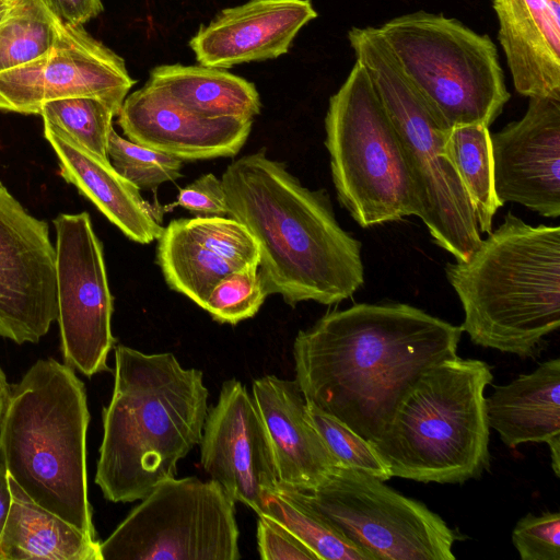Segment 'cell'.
I'll return each instance as SVG.
<instances>
[{
	"mask_svg": "<svg viewBox=\"0 0 560 560\" xmlns=\"http://www.w3.org/2000/svg\"><path fill=\"white\" fill-rule=\"evenodd\" d=\"M56 230L58 324L65 364L84 375L109 371L113 296L103 246L88 212L62 213Z\"/></svg>",
	"mask_w": 560,
	"mask_h": 560,
	"instance_id": "cell-12",
	"label": "cell"
},
{
	"mask_svg": "<svg viewBox=\"0 0 560 560\" xmlns=\"http://www.w3.org/2000/svg\"><path fill=\"white\" fill-rule=\"evenodd\" d=\"M490 429L510 448L524 443H546L551 468L560 476V359L539 364L486 397Z\"/></svg>",
	"mask_w": 560,
	"mask_h": 560,
	"instance_id": "cell-23",
	"label": "cell"
},
{
	"mask_svg": "<svg viewBox=\"0 0 560 560\" xmlns=\"http://www.w3.org/2000/svg\"><path fill=\"white\" fill-rule=\"evenodd\" d=\"M301 497L373 560H455L454 529L422 502L383 480L335 467Z\"/></svg>",
	"mask_w": 560,
	"mask_h": 560,
	"instance_id": "cell-11",
	"label": "cell"
},
{
	"mask_svg": "<svg viewBox=\"0 0 560 560\" xmlns=\"http://www.w3.org/2000/svg\"><path fill=\"white\" fill-rule=\"evenodd\" d=\"M491 366L455 355L424 371L372 445L392 477L464 483L489 469Z\"/></svg>",
	"mask_w": 560,
	"mask_h": 560,
	"instance_id": "cell-6",
	"label": "cell"
},
{
	"mask_svg": "<svg viewBox=\"0 0 560 560\" xmlns=\"http://www.w3.org/2000/svg\"><path fill=\"white\" fill-rule=\"evenodd\" d=\"M235 502L214 480L170 478L102 542V560H238Z\"/></svg>",
	"mask_w": 560,
	"mask_h": 560,
	"instance_id": "cell-10",
	"label": "cell"
},
{
	"mask_svg": "<svg viewBox=\"0 0 560 560\" xmlns=\"http://www.w3.org/2000/svg\"><path fill=\"white\" fill-rule=\"evenodd\" d=\"M133 84L120 56L82 25L63 23L45 56L0 73V110L39 115L47 102L88 96L102 100L118 115Z\"/></svg>",
	"mask_w": 560,
	"mask_h": 560,
	"instance_id": "cell-13",
	"label": "cell"
},
{
	"mask_svg": "<svg viewBox=\"0 0 560 560\" xmlns=\"http://www.w3.org/2000/svg\"><path fill=\"white\" fill-rule=\"evenodd\" d=\"M208 396L202 372L172 352L117 346L95 475L104 498L138 501L176 477L178 462L200 443Z\"/></svg>",
	"mask_w": 560,
	"mask_h": 560,
	"instance_id": "cell-3",
	"label": "cell"
},
{
	"mask_svg": "<svg viewBox=\"0 0 560 560\" xmlns=\"http://www.w3.org/2000/svg\"><path fill=\"white\" fill-rule=\"evenodd\" d=\"M170 206L182 207L200 218L229 215L222 180L212 173L203 174L182 188L176 201Z\"/></svg>",
	"mask_w": 560,
	"mask_h": 560,
	"instance_id": "cell-35",
	"label": "cell"
},
{
	"mask_svg": "<svg viewBox=\"0 0 560 560\" xmlns=\"http://www.w3.org/2000/svg\"><path fill=\"white\" fill-rule=\"evenodd\" d=\"M229 215L246 226L267 295L294 307L332 305L364 282L361 243L335 218L325 190H311L262 148L232 162L221 177Z\"/></svg>",
	"mask_w": 560,
	"mask_h": 560,
	"instance_id": "cell-2",
	"label": "cell"
},
{
	"mask_svg": "<svg viewBox=\"0 0 560 560\" xmlns=\"http://www.w3.org/2000/svg\"><path fill=\"white\" fill-rule=\"evenodd\" d=\"M62 26L45 0H11L0 22V73L45 56Z\"/></svg>",
	"mask_w": 560,
	"mask_h": 560,
	"instance_id": "cell-28",
	"label": "cell"
},
{
	"mask_svg": "<svg viewBox=\"0 0 560 560\" xmlns=\"http://www.w3.org/2000/svg\"><path fill=\"white\" fill-rule=\"evenodd\" d=\"M45 2L63 23L70 25H83L103 10L101 0H45Z\"/></svg>",
	"mask_w": 560,
	"mask_h": 560,
	"instance_id": "cell-36",
	"label": "cell"
},
{
	"mask_svg": "<svg viewBox=\"0 0 560 560\" xmlns=\"http://www.w3.org/2000/svg\"><path fill=\"white\" fill-rule=\"evenodd\" d=\"M447 149L472 205L480 233H490L493 215L503 205L494 189L489 127L465 125L451 128Z\"/></svg>",
	"mask_w": 560,
	"mask_h": 560,
	"instance_id": "cell-27",
	"label": "cell"
},
{
	"mask_svg": "<svg viewBox=\"0 0 560 560\" xmlns=\"http://www.w3.org/2000/svg\"><path fill=\"white\" fill-rule=\"evenodd\" d=\"M462 334L409 304H355L298 332L295 382L308 405L373 444L420 375L457 355Z\"/></svg>",
	"mask_w": 560,
	"mask_h": 560,
	"instance_id": "cell-1",
	"label": "cell"
},
{
	"mask_svg": "<svg viewBox=\"0 0 560 560\" xmlns=\"http://www.w3.org/2000/svg\"><path fill=\"white\" fill-rule=\"evenodd\" d=\"M44 136L58 159L60 175L77 187L128 238L140 244L162 234L161 211L132 183L61 129L44 122Z\"/></svg>",
	"mask_w": 560,
	"mask_h": 560,
	"instance_id": "cell-22",
	"label": "cell"
},
{
	"mask_svg": "<svg viewBox=\"0 0 560 560\" xmlns=\"http://www.w3.org/2000/svg\"><path fill=\"white\" fill-rule=\"evenodd\" d=\"M44 122L61 129L85 149L108 160L107 145L115 110L96 97H69L45 103L39 112Z\"/></svg>",
	"mask_w": 560,
	"mask_h": 560,
	"instance_id": "cell-29",
	"label": "cell"
},
{
	"mask_svg": "<svg viewBox=\"0 0 560 560\" xmlns=\"http://www.w3.org/2000/svg\"><path fill=\"white\" fill-rule=\"evenodd\" d=\"M512 542L522 560H560V513L526 514L514 526Z\"/></svg>",
	"mask_w": 560,
	"mask_h": 560,
	"instance_id": "cell-33",
	"label": "cell"
},
{
	"mask_svg": "<svg viewBox=\"0 0 560 560\" xmlns=\"http://www.w3.org/2000/svg\"><path fill=\"white\" fill-rule=\"evenodd\" d=\"M252 395L269 438L279 486L308 492L340 466L312 423L295 380L261 376L254 380Z\"/></svg>",
	"mask_w": 560,
	"mask_h": 560,
	"instance_id": "cell-20",
	"label": "cell"
},
{
	"mask_svg": "<svg viewBox=\"0 0 560 560\" xmlns=\"http://www.w3.org/2000/svg\"><path fill=\"white\" fill-rule=\"evenodd\" d=\"M325 130L338 200L360 226L419 217L399 135L357 60L329 100Z\"/></svg>",
	"mask_w": 560,
	"mask_h": 560,
	"instance_id": "cell-9",
	"label": "cell"
},
{
	"mask_svg": "<svg viewBox=\"0 0 560 560\" xmlns=\"http://www.w3.org/2000/svg\"><path fill=\"white\" fill-rule=\"evenodd\" d=\"M200 464L234 502L259 514L262 497L279 486L271 445L253 395L235 378L225 381L208 409Z\"/></svg>",
	"mask_w": 560,
	"mask_h": 560,
	"instance_id": "cell-15",
	"label": "cell"
},
{
	"mask_svg": "<svg viewBox=\"0 0 560 560\" xmlns=\"http://www.w3.org/2000/svg\"><path fill=\"white\" fill-rule=\"evenodd\" d=\"M498 199L560 215V100L529 97L517 121L491 133Z\"/></svg>",
	"mask_w": 560,
	"mask_h": 560,
	"instance_id": "cell-16",
	"label": "cell"
},
{
	"mask_svg": "<svg viewBox=\"0 0 560 560\" xmlns=\"http://www.w3.org/2000/svg\"><path fill=\"white\" fill-rule=\"evenodd\" d=\"M317 16L310 0H249L222 10L189 46L200 66L228 69L288 52L299 31Z\"/></svg>",
	"mask_w": 560,
	"mask_h": 560,
	"instance_id": "cell-19",
	"label": "cell"
},
{
	"mask_svg": "<svg viewBox=\"0 0 560 560\" xmlns=\"http://www.w3.org/2000/svg\"><path fill=\"white\" fill-rule=\"evenodd\" d=\"M107 155L113 167L138 189L152 190L182 176V160L125 139L114 128Z\"/></svg>",
	"mask_w": 560,
	"mask_h": 560,
	"instance_id": "cell-30",
	"label": "cell"
},
{
	"mask_svg": "<svg viewBox=\"0 0 560 560\" xmlns=\"http://www.w3.org/2000/svg\"><path fill=\"white\" fill-rule=\"evenodd\" d=\"M117 116L127 139L182 161L236 155L253 125L249 119L203 117L149 83L126 96Z\"/></svg>",
	"mask_w": 560,
	"mask_h": 560,
	"instance_id": "cell-18",
	"label": "cell"
},
{
	"mask_svg": "<svg viewBox=\"0 0 560 560\" xmlns=\"http://www.w3.org/2000/svg\"><path fill=\"white\" fill-rule=\"evenodd\" d=\"M515 90L560 100V0H492Z\"/></svg>",
	"mask_w": 560,
	"mask_h": 560,
	"instance_id": "cell-21",
	"label": "cell"
},
{
	"mask_svg": "<svg viewBox=\"0 0 560 560\" xmlns=\"http://www.w3.org/2000/svg\"><path fill=\"white\" fill-rule=\"evenodd\" d=\"M148 83L207 118L253 120L260 113L255 85L218 68L163 65L151 70Z\"/></svg>",
	"mask_w": 560,
	"mask_h": 560,
	"instance_id": "cell-25",
	"label": "cell"
},
{
	"mask_svg": "<svg viewBox=\"0 0 560 560\" xmlns=\"http://www.w3.org/2000/svg\"><path fill=\"white\" fill-rule=\"evenodd\" d=\"M57 317L56 249L48 224L0 182V336L35 343Z\"/></svg>",
	"mask_w": 560,
	"mask_h": 560,
	"instance_id": "cell-14",
	"label": "cell"
},
{
	"mask_svg": "<svg viewBox=\"0 0 560 560\" xmlns=\"http://www.w3.org/2000/svg\"><path fill=\"white\" fill-rule=\"evenodd\" d=\"M307 411L315 429L341 467L361 470L383 481L392 478L387 465L369 441L308 404Z\"/></svg>",
	"mask_w": 560,
	"mask_h": 560,
	"instance_id": "cell-32",
	"label": "cell"
},
{
	"mask_svg": "<svg viewBox=\"0 0 560 560\" xmlns=\"http://www.w3.org/2000/svg\"><path fill=\"white\" fill-rule=\"evenodd\" d=\"M10 4L11 0H0V22L4 18Z\"/></svg>",
	"mask_w": 560,
	"mask_h": 560,
	"instance_id": "cell-39",
	"label": "cell"
},
{
	"mask_svg": "<svg viewBox=\"0 0 560 560\" xmlns=\"http://www.w3.org/2000/svg\"><path fill=\"white\" fill-rule=\"evenodd\" d=\"M266 296L258 266H248L220 280L202 308L218 323L236 325L253 317Z\"/></svg>",
	"mask_w": 560,
	"mask_h": 560,
	"instance_id": "cell-31",
	"label": "cell"
},
{
	"mask_svg": "<svg viewBox=\"0 0 560 560\" xmlns=\"http://www.w3.org/2000/svg\"><path fill=\"white\" fill-rule=\"evenodd\" d=\"M11 503L12 492L10 488L9 474L5 466L0 460V536L5 525Z\"/></svg>",
	"mask_w": 560,
	"mask_h": 560,
	"instance_id": "cell-37",
	"label": "cell"
},
{
	"mask_svg": "<svg viewBox=\"0 0 560 560\" xmlns=\"http://www.w3.org/2000/svg\"><path fill=\"white\" fill-rule=\"evenodd\" d=\"M259 514L289 529L318 560H373L306 502L298 490L278 486L275 491L265 493Z\"/></svg>",
	"mask_w": 560,
	"mask_h": 560,
	"instance_id": "cell-26",
	"label": "cell"
},
{
	"mask_svg": "<svg viewBox=\"0 0 560 560\" xmlns=\"http://www.w3.org/2000/svg\"><path fill=\"white\" fill-rule=\"evenodd\" d=\"M378 33L434 117L447 129L489 127L510 100L497 48L455 19L416 12Z\"/></svg>",
	"mask_w": 560,
	"mask_h": 560,
	"instance_id": "cell-8",
	"label": "cell"
},
{
	"mask_svg": "<svg viewBox=\"0 0 560 560\" xmlns=\"http://www.w3.org/2000/svg\"><path fill=\"white\" fill-rule=\"evenodd\" d=\"M156 262L165 282L203 306L229 273L258 266L257 244L241 222L226 217L176 219L158 238Z\"/></svg>",
	"mask_w": 560,
	"mask_h": 560,
	"instance_id": "cell-17",
	"label": "cell"
},
{
	"mask_svg": "<svg viewBox=\"0 0 560 560\" xmlns=\"http://www.w3.org/2000/svg\"><path fill=\"white\" fill-rule=\"evenodd\" d=\"M12 503L0 560H102L100 541L34 503L9 476Z\"/></svg>",
	"mask_w": 560,
	"mask_h": 560,
	"instance_id": "cell-24",
	"label": "cell"
},
{
	"mask_svg": "<svg viewBox=\"0 0 560 560\" xmlns=\"http://www.w3.org/2000/svg\"><path fill=\"white\" fill-rule=\"evenodd\" d=\"M488 234L467 260L445 267L460 327L477 346L534 359L560 326V228L509 212Z\"/></svg>",
	"mask_w": 560,
	"mask_h": 560,
	"instance_id": "cell-4",
	"label": "cell"
},
{
	"mask_svg": "<svg viewBox=\"0 0 560 560\" xmlns=\"http://www.w3.org/2000/svg\"><path fill=\"white\" fill-rule=\"evenodd\" d=\"M257 547L262 560H318L289 529L264 514L258 515Z\"/></svg>",
	"mask_w": 560,
	"mask_h": 560,
	"instance_id": "cell-34",
	"label": "cell"
},
{
	"mask_svg": "<svg viewBox=\"0 0 560 560\" xmlns=\"http://www.w3.org/2000/svg\"><path fill=\"white\" fill-rule=\"evenodd\" d=\"M348 38L399 135L419 199V218L438 246L456 261L467 260L482 238L447 149L450 129L428 108L376 27H352Z\"/></svg>",
	"mask_w": 560,
	"mask_h": 560,
	"instance_id": "cell-7",
	"label": "cell"
},
{
	"mask_svg": "<svg viewBox=\"0 0 560 560\" xmlns=\"http://www.w3.org/2000/svg\"><path fill=\"white\" fill-rule=\"evenodd\" d=\"M9 387L10 385L7 382L5 374L3 373L2 369L0 368V418L8 398L9 394Z\"/></svg>",
	"mask_w": 560,
	"mask_h": 560,
	"instance_id": "cell-38",
	"label": "cell"
},
{
	"mask_svg": "<svg viewBox=\"0 0 560 560\" xmlns=\"http://www.w3.org/2000/svg\"><path fill=\"white\" fill-rule=\"evenodd\" d=\"M86 392L74 369L39 359L9 387L0 460L37 505L96 539L88 497Z\"/></svg>",
	"mask_w": 560,
	"mask_h": 560,
	"instance_id": "cell-5",
	"label": "cell"
}]
</instances>
